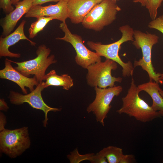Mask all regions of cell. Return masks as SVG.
I'll use <instances>...</instances> for the list:
<instances>
[{"label": "cell", "mask_w": 163, "mask_h": 163, "mask_svg": "<svg viewBox=\"0 0 163 163\" xmlns=\"http://www.w3.org/2000/svg\"><path fill=\"white\" fill-rule=\"evenodd\" d=\"M95 156V154L93 153L81 155L76 148L71 152L70 154L68 155L67 157L71 163H79L85 160H89L91 163H94Z\"/></svg>", "instance_id": "cell-20"}, {"label": "cell", "mask_w": 163, "mask_h": 163, "mask_svg": "<svg viewBox=\"0 0 163 163\" xmlns=\"http://www.w3.org/2000/svg\"><path fill=\"white\" fill-rule=\"evenodd\" d=\"M163 0H149L146 7L149 11L150 16L152 20L157 18V10L161 6Z\"/></svg>", "instance_id": "cell-21"}, {"label": "cell", "mask_w": 163, "mask_h": 163, "mask_svg": "<svg viewBox=\"0 0 163 163\" xmlns=\"http://www.w3.org/2000/svg\"><path fill=\"white\" fill-rule=\"evenodd\" d=\"M138 88L140 92L145 91L151 97L152 100L151 106L155 111H158L163 117V98L159 92L158 83L152 81L139 85Z\"/></svg>", "instance_id": "cell-16"}, {"label": "cell", "mask_w": 163, "mask_h": 163, "mask_svg": "<svg viewBox=\"0 0 163 163\" xmlns=\"http://www.w3.org/2000/svg\"><path fill=\"white\" fill-rule=\"evenodd\" d=\"M67 0H60L55 5L46 6L40 5L32 6L29 11L25 14V17L27 18H37L41 16L53 18L54 19L66 22L68 18L67 8Z\"/></svg>", "instance_id": "cell-11"}, {"label": "cell", "mask_w": 163, "mask_h": 163, "mask_svg": "<svg viewBox=\"0 0 163 163\" xmlns=\"http://www.w3.org/2000/svg\"><path fill=\"white\" fill-rule=\"evenodd\" d=\"M135 40L133 44L137 49H141L142 57L134 63V68L140 66L148 73L149 81L162 83L159 79L160 73H156L152 61V51L153 46L158 42L159 37L155 34L145 33L139 30H134Z\"/></svg>", "instance_id": "cell-3"}, {"label": "cell", "mask_w": 163, "mask_h": 163, "mask_svg": "<svg viewBox=\"0 0 163 163\" xmlns=\"http://www.w3.org/2000/svg\"><path fill=\"white\" fill-rule=\"evenodd\" d=\"M121 8L114 0H102L96 5L84 18L82 24L86 28L99 31L112 23Z\"/></svg>", "instance_id": "cell-4"}, {"label": "cell", "mask_w": 163, "mask_h": 163, "mask_svg": "<svg viewBox=\"0 0 163 163\" xmlns=\"http://www.w3.org/2000/svg\"><path fill=\"white\" fill-rule=\"evenodd\" d=\"M97 4V0H67L68 18L72 23H82L85 16Z\"/></svg>", "instance_id": "cell-15"}, {"label": "cell", "mask_w": 163, "mask_h": 163, "mask_svg": "<svg viewBox=\"0 0 163 163\" xmlns=\"http://www.w3.org/2000/svg\"><path fill=\"white\" fill-rule=\"evenodd\" d=\"M45 88L44 82L39 83L35 89L29 94H22L14 91H10L8 98L12 104L20 105L27 103L33 108L43 111L45 114V119L43 121V126L46 127L48 118L47 114L50 111L54 112L60 111L61 108L51 107L46 104L42 98L41 92Z\"/></svg>", "instance_id": "cell-10"}, {"label": "cell", "mask_w": 163, "mask_h": 163, "mask_svg": "<svg viewBox=\"0 0 163 163\" xmlns=\"http://www.w3.org/2000/svg\"><path fill=\"white\" fill-rule=\"evenodd\" d=\"M135 161L134 156L132 154L123 155L120 163H131Z\"/></svg>", "instance_id": "cell-24"}, {"label": "cell", "mask_w": 163, "mask_h": 163, "mask_svg": "<svg viewBox=\"0 0 163 163\" xmlns=\"http://www.w3.org/2000/svg\"><path fill=\"white\" fill-rule=\"evenodd\" d=\"M50 49L44 44L40 45L36 50L37 56L35 58L22 62L9 61L17 65L14 69L23 75L29 77L34 75L39 83L44 80L45 72L50 66L55 63L57 60L54 55H49Z\"/></svg>", "instance_id": "cell-5"}, {"label": "cell", "mask_w": 163, "mask_h": 163, "mask_svg": "<svg viewBox=\"0 0 163 163\" xmlns=\"http://www.w3.org/2000/svg\"><path fill=\"white\" fill-rule=\"evenodd\" d=\"M11 62L9 59H5V67L0 70V78L16 83L20 87L24 94H27L25 87L28 88L30 92L33 91L34 89V86H37L39 84L36 77L34 76L30 78L23 75L12 67Z\"/></svg>", "instance_id": "cell-12"}, {"label": "cell", "mask_w": 163, "mask_h": 163, "mask_svg": "<svg viewBox=\"0 0 163 163\" xmlns=\"http://www.w3.org/2000/svg\"><path fill=\"white\" fill-rule=\"evenodd\" d=\"M44 85L45 88L51 86H61L63 89L69 90L73 85V80L68 74L58 75L55 70L50 71L46 74Z\"/></svg>", "instance_id": "cell-17"}, {"label": "cell", "mask_w": 163, "mask_h": 163, "mask_svg": "<svg viewBox=\"0 0 163 163\" xmlns=\"http://www.w3.org/2000/svg\"><path fill=\"white\" fill-rule=\"evenodd\" d=\"M28 128L5 129L0 133V151L11 158L21 155L30 145Z\"/></svg>", "instance_id": "cell-6"}, {"label": "cell", "mask_w": 163, "mask_h": 163, "mask_svg": "<svg viewBox=\"0 0 163 163\" xmlns=\"http://www.w3.org/2000/svg\"><path fill=\"white\" fill-rule=\"evenodd\" d=\"M59 27L65 35L62 37H58L55 39L64 41L72 45L76 51L75 61L78 65L87 69L90 65L101 61V57L96 52L90 50L85 46L80 36L72 33L66 22H62Z\"/></svg>", "instance_id": "cell-8"}, {"label": "cell", "mask_w": 163, "mask_h": 163, "mask_svg": "<svg viewBox=\"0 0 163 163\" xmlns=\"http://www.w3.org/2000/svg\"><path fill=\"white\" fill-rule=\"evenodd\" d=\"M26 21L23 20L16 29L12 33L3 37H0V56L9 57L11 58H18L21 57L19 53L11 52L9 48L14 45L20 40H26L32 46H35L36 43L28 39L25 35L24 28Z\"/></svg>", "instance_id": "cell-14"}, {"label": "cell", "mask_w": 163, "mask_h": 163, "mask_svg": "<svg viewBox=\"0 0 163 163\" xmlns=\"http://www.w3.org/2000/svg\"><path fill=\"white\" fill-rule=\"evenodd\" d=\"M98 153L106 158L109 163H120L124 155L121 148L113 146L104 148Z\"/></svg>", "instance_id": "cell-18"}, {"label": "cell", "mask_w": 163, "mask_h": 163, "mask_svg": "<svg viewBox=\"0 0 163 163\" xmlns=\"http://www.w3.org/2000/svg\"><path fill=\"white\" fill-rule=\"evenodd\" d=\"M7 123L6 117L2 112L0 113V131L4 130L5 126Z\"/></svg>", "instance_id": "cell-25"}, {"label": "cell", "mask_w": 163, "mask_h": 163, "mask_svg": "<svg viewBox=\"0 0 163 163\" xmlns=\"http://www.w3.org/2000/svg\"><path fill=\"white\" fill-rule=\"evenodd\" d=\"M138 90L133 78L126 95L122 98L121 107L117 111L119 114H126L137 120L145 123L161 116L139 96Z\"/></svg>", "instance_id": "cell-2"}, {"label": "cell", "mask_w": 163, "mask_h": 163, "mask_svg": "<svg viewBox=\"0 0 163 163\" xmlns=\"http://www.w3.org/2000/svg\"><path fill=\"white\" fill-rule=\"evenodd\" d=\"M159 91L160 94L163 98V90L160 87Z\"/></svg>", "instance_id": "cell-30"}, {"label": "cell", "mask_w": 163, "mask_h": 163, "mask_svg": "<svg viewBox=\"0 0 163 163\" xmlns=\"http://www.w3.org/2000/svg\"><path fill=\"white\" fill-rule=\"evenodd\" d=\"M54 19L53 18L49 17L37 18L36 21L31 24L28 29L29 38L32 39L35 37L39 32L43 30L49 21Z\"/></svg>", "instance_id": "cell-19"}, {"label": "cell", "mask_w": 163, "mask_h": 163, "mask_svg": "<svg viewBox=\"0 0 163 163\" xmlns=\"http://www.w3.org/2000/svg\"><path fill=\"white\" fill-rule=\"evenodd\" d=\"M9 108L7 103L5 101L4 99H0V110L1 111H6Z\"/></svg>", "instance_id": "cell-27"}, {"label": "cell", "mask_w": 163, "mask_h": 163, "mask_svg": "<svg viewBox=\"0 0 163 163\" xmlns=\"http://www.w3.org/2000/svg\"><path fill=\"white\" fill-rule=\"evenodd\" d=\"M11 0H0V8L3 12L8 14L14 9Z\"/></svg>", "instance_id": "cell-23"}, {"label": "cell", "mask_w": 163, "mask_h": 163, "mask_svg": "<svg viewBox=\"0 0 163 163\" xmlns=\"http://www.w3.org/2000/svg\"><path fill=\"white\" fill-rule=\"evenodd\" d=\"M118 67L117 63L109 59L104 62H97L88 66L86 80L88 84L91 87L105 88L114 86L116 82L121 83L122 78L112 75V70Z\"/></svg>", "instance_id": "cell-7"}, {"label": "cell", "mask_w": 163, "mask_h": 163, "mask_svg": "<svg viewBox=\"0 0 163 163\" xmlns=\"http://www.w3.org/2000/svg\"></svg>", "instance_id": "cell-33"}, {"label": "cell", "mask_w": 163, "mask_h": 163, "mask_svg": "<svg viewBox=\"0 0 163 163\" xmlns=\"http://www.w3.org/2000/svg\"><path fill=\"white\" fill-rule=\"evenodd\" d=\"M96 96L94 101L88 107V113L92 112L96 121L104 126V120L111 107V103L115 96H118L123 91L121 86H114L105 88L94 87Z\"/></svg>", "instance_id": "cell-9"}, {"label": "cell", "mask_w": 163, "mask_h": 163, "mask_svg": "<svg viewBox=\"0 0 163 163\" xmlns=\"http://www.w3.org/2000/svg\"><path fill=\"white\" fill-rule=\"evenodd\" d=\"M60 0H33L32 6L42 5L49 2H58Z\"/></svg>", "instance_id": "cell-26"}, {"label": "cell", "mask_w": 163, "mask_h": 163, "mask_svg": "<svg viewBox=\"0 0 163 163\" xmlns=\"http://www.w3.org/2000/svg\"><path fill=\"white\" fill-rule=\"evenodd\" d=\"M33 0H23L16 3L15 8L1 19L0 25L3 29L1 36L4 37L11 33L18 21L26 14L32 6Z\"/></svg>", "instance_id": "cell-13"}, {"label": "cell", "mask_w": 163, "mask_h": 163, "mask_svg": "<svg viewBox=\"0 0 163 163\" xmlns=\"http://www.w3.org/2000/svg\"><path fill=\"white\" fill-rule=\"evenodd\" d=\"M102 0H97V3H99ZM115 0V1H118L119 0Z\"/></svg>", "instance_id": "cell-32"}, {"label": "cell", "mask_w": 163, "mask_h": 163, "mask_svg": "<svg viewBox=\"0 0 163 163\" xmlns=\"http://www.w3.org/2000/svg\"><path fill=\"white\" fill-rule=\"evenodd\" d=\"M149 0H133V2L135 3L139 2L141 3L142 6L145 7L148 5Z\"/></svg>", "instance_id": "cell-28"}, {"label": "cell", "mask_w": 163, "mask_h": 163, "mask_svg": "<svg viewBox=\"0 0 163 163\" xmlns=\"http://www.w3.org/2000/svg\"><path fill=\"white\" fill-rule=\"evenodd\" d=\"M21 0H11V3L13 5H15L16 3L19 2Z\"/></svg>", "instance_id": "cell-29"}, {"label": "cell", "mask_w": 163, "mask_h": 163, "mask_svg": "<svg viewBox=\"0 0 163 163\" xmlns=\"http://www.w3.org/2000/svg\"><path fill=\"white\" fill-rule=\"evenodd\" d=\"M148 26L150 28L158 30L163 34V14L152 20L149 23Z\"/></svg>", "instance_id": "cell-22"}, {"label": "cell", "mask_w": 163, "mask_h": 163, "mask_svg": "<svg viewBox=\"0 0 163 163\" xmlns=\"http://www.w3.org/2000/svg\"><path fill=\"white\" fill-rule=\"evenodd\" d=\"M159 79L161 82H163V73L160 74Z\"/></svg>", "instance_id": "cell-31"}, {"label": "cell", "mask_w": 163, "mask_h": 163, "mask_svg": "<svg viewBox=\"0 0 163 163\" xmlns=\"http://www.w3.org/2000/svg\"><path fill=\"white\" fill-rule=\"evenodd\" d=\"M122 33L121 38L112 43L104 44L99 42L88 41V46L91 50H95L100 56H104L106 59L112 60L119 64L122 67L123 77H132L134 69L133 65L130 61L125 62L119 55V51L121 45L127 41H134V30L128 25L122 26L119 28Z\"/></svg>", "instance_id": "cell-1"}]
</instances>
